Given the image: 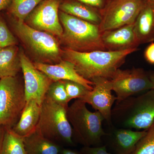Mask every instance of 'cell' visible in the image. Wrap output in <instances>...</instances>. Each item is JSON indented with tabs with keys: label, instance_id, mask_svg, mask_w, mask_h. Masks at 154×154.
I'll list each match as a JSON object with an SVG mask.
<instances>
[{
	"label": "cell",
	"instance_id": "obj_7",
	"mask_svg": "<svg viewBox=\"0 0 154 154\" xmlns=\"http://www.w3.org/2000/svg\"><path fill=\"white\" fill-rule=\"evenodd\" d=\"M24 84L17 76L0 79V125L12 128L26 105Z\"/></svg>",
	"mask_w": 154,
	"mask_h": 154
},
{
	"label": "cell",
	"instance_id": "obj_32",
	"mask_svg": "<svg viewBox=\"0 0 154 154\" xmlns=\"http://www.w3.org/2000/svg\"><path fill=\"white\" fill-rule=\"evenodd\" d=\"M5 128L0 125V154H1V149H2V144L5 134Z\"/></svg>",
	"mask_w": 154,
	"mask_h": 154
},
{
	"label": "cell",
	"instance_id": "obj_1",
	"mask_svg": "<svg viewBox=\"0 0 154 154\" xmlns=\"http://www.w3.org/2000/svg\"><path fill=\"white\" fill-rule=\"evenodd\" d=\"M137 50V48H133L119 51L79 52L65 48L62 57L73 64L77 72L86 79L91 81L94 78L102 77L110 80L124 63L127 57Z\"/></svg>",
	"mask_w": 154,
	"mask_h": 154
},
{
	"label": "cell",
	"instance_id": "obj_27",
	"mask_svg": "<svg viewBox=\"0 0 154 154\" xmlns=\"http://www.w3.org/2000/svg\"><path fill=\"white\" fill-rule=\"evenodd\" d=\"M81 152L82 154H112L107 152L106 146H84L81 149Z\"/></svg>",
	"mask_w": 154,
	"mask_h": 154
},
{
	"label": "cell",
	"instance_id": "obj_22",
	"mask_svg": "<svg viewBox=\"0 0 154 154\" xmlns=\"http://www.w3.org/2000/svg\"><path fill=\"white\" fill-rule=\"evenodd\" d=\"M43 1L11 0L9 5V12L17 21L25 22L31 12Z\"/></svg>",
	"mask_w": 154,
	"mask_h": 154
},
{
	"label": "cell",
	"instance_id": "obj_17",
	"mask_svg": "<svg viewBox=\"0 0 154 154\" xmlns=\"http://www.w3.org/2000/svg\"><path fill=\"white\" fill-rule=\"evenodd\" d=\"M134 30L140 44L154 41V5L147 0L135 21Z\"/></svg>",
	"mask_w": 154,
	"mask_h": 154
},
{
	"label": "cell",
	"instance_id": "obj_6",
	"mask_svg": "<svg viewBox=\"0 0 154 154\" xmlns=\"http://www.w3.org/2000/svg\"><path fill=\"white\" fill-rule=\"evenodd\" d=\"M12 25L16 35L35 58V62L54 64L63 59V50L54 36L16 19Z\"/></svg>",
	"mask_w": 154,
	"mask_h": 154
},
{
	"label": "cell",
	"instance_id": "obj_31",
	"mask_svg": "<svg viewBox=\"0 0 154 154\" xmlns=\"http://www.w3.org/2000/svg\"><path fill=\"white\" fill-rule=\"evenodd\" d=\"M11 0H0V12L8 7L11 4Z\"/></svg>",
	"mask_w": 154,
	"mask_h": 154
},
{
	"label": "cell",
	"instance_id": "obj_19",
	"mask_svg": "<svg viewBox=\"0 0 154 154\" xmlns=\"http://www.w3.org/2000/svg\"><path fill=\"white\" fill-rule=\"evenodd\" d=\"M17 45L0 48V79L17 76L21 69Z\"/></svg>",
	"mask_w": 154,
	"mask_h": 154
},
{
	"label": "cell",
	"instance_id": "obj_28",
	"mask_svg": "<svg viewBox=\"0 0 154 154\" xmlns=\"http://www.w3.org/2000/svg\"><path fill=\"white\" fill-rule=\"evenodd\" d=\"M102 12L108 5V0H76Z\"/></svg>",
	"mask_w": 154,
	"mask_h": 154
},
{
	"label": "cell",
	"instance_id": "obj_3",
	"mask_svg": "<svg viewBox=\"0 0 154 154\" xmlns=\"http://www.w3.org/2000/svg\"><path fill=\"white\" fill-rule=\"evenodd\" d=\"M59 17L63 33L60 37L66 48L79 52L106 51L98 25L60 11Z\"/></svg>",
	"mask_w": 154,
	"mask_h": 154
},
{
	"label": "cell",
	"instance_id": "obj_4",
	"mask_svg": "<svg viewBox=\"0 0 154 154\" xmlns=\"http://www.w3.org/2000/svg\"><path fill=\"white\" fill-rule=\"evenodd\" d=\"M69 106L58 104L45 95L41 105L36 130L62 146H73L72 128L67 116Z\"/></svg>",
	"mask_w": 154,
	"mask_h": 154
},
{
	"label": "cell",
	"instance_id": "obj_24",
	"mask_svg": "<svg viewBox=\"0 0 154 154\" xmlns=\"http://www.w3.org/2000/svg\"><path fill=\"white\" fill-rule=\"evenodd\" d=\"M46 95L58 104L69 106L70 101L63 81L53 82L50 86Z\"/></svg>",
	"mask_w": 154,
	"mask_h": 154
},
{
	"label": "cell",
	"instance_id": "obj_23",
	"mask_svg": "<svg viewBox=\"0 0 154 154\" xmlns=\"http://www.w3.org/2000/svg\"><path fill=\"white\" fill-rule=\"evenodd\" d=\"M132 154H154V121L138 142Z\"/></svg>",
	"mask_w": 154,
	"mask_h": 154
},
{
	"label": "cell",
	"instance_id": "obj_8",
	"mask_svg": "<svg viewBox=\"0 0 154 154\" xmlns=\"http://www.w3.org/2000/svg\"><path fill=\"white\" fill-rule=\"evenodd\" d=\"M146 0H113L101 12V32L134 23Z\"/></svg>",
	"mask_w": 154,
	"mask_h": 154
},
{
	"label": "cell",
	"instance_id": "obj_34",
	"mask_svg": "<svg viewBox=\"0 0 154 154\" xmlns=\"http://www.w3.org/2000/svg\"><path fill=\"white\" fill-rule=\"evenodd\" d=\"M147 1L151 3V4H152V5H154V0H147Z\"/></svg>",
	"mask_w": 154,
	"mask_h": 154
},
{
	"label": "cell",
	"instance_id": "obj_2",
	"mask_svg": "<svg viewBox=\"0 0 154 154\" xmlns=\"http://www.w3.org/2000/svg\"><path fill=\"white\" fill-rule=\"evenodd\" d=\"M111 120L119 128L147 129L154 121V89L116 103Z\"/></svg>",
	"mask_w": 154,
	"mask_h": 154
},
{
	"label": "cell",
	"instance_id": "obj_14",
	"mask_svg": "<svg viewBox=\"0 0 154 154\" xmlns=\"http://www.w3.org/2000/svg\"><path fill=\"white\" fill-rule=\"evenodd\" d=\"M102 42L106 50L119 51L137 48L139 43L135 33L134 23L102 32Z\"/></svg>",
	"mask_w": 154,
	"mask_h": 154
},
{
	"label": "cell",
	"instance_id": "obj_33",
	"mask_svg": "<svg viewBox=\"0 0 154 154\" xmlns=\"http://www.w3.org/2000/svg\"><path fill=\"white\" fill-rule=\"evenodd\" d=\"M149 75L150 79L152 84L153 87V89H154V73Z\"/></svg>",
	"mask_w": 154,
	"mask_h": 154
},
{
	"label": "cell",
	"instance_id": "obj_29",
	"mask_svg": "<svg viewBox=\"0 0 154 154\" xmlns=\"http://www.w3.org/2000/svg\"><path fill=\"white\" fill-rule=\"evenodd\" d=\"M144 57L149 63L154 64V42H152L146 48Z\"/></svg>",
	"mask_w": 154,
	"mask_h": 154
},
{
	"label": "cell",
	"instance_id": "obj_20",
	"mask_svg": "<svg viewBox=\"0 0 154 154\" xmlns=\"http://www.w3.org/2000/svg\"><path fill=\"white\" fill-rule=\"evenodd\" d=\"M61 11L77 18L99 25L102 21L101 11L77 1H69L61 4Z\"/></svg>",
	"mask_w": 154,
	"mask_h": 154
},
{
	"label": "cell",
	"instance_id": "obj_30",
	"mask_svg": "<svg viewBox=\"0 0 154 154\" xmlns=\"http://www.w3.org/2000/svg\"><path fill=\"white\" fill-rule=\"evenodd\" d=\"M60 154H82L81 152L73 150L70 149L65 148L63 147L62 149Z\"/></svg>",
	"mask_w": 154,
	"mask_h": 154
},
{
	"label": "cell",
	"instance_id": "obj_18",
	"mask_svg": "<svg viewBox=\"0 0 154 154\" xmlns=\"http://www.w3.org/2000/svg\"><path fill=\"white\" fill-rule=\"evenodd\" d=\"M24 140L27 154H60L63 148L44 137L36 130Z\"/></svg>",
	"mask_w": 154,
	"mask_h": 154
},
{
	"label": "cell",
	"instance_id": "obj_5",
	"mask_svg": "<svg viewBox=\"0 0 154 154\" xmlns=\"http://www.w3.org/2000/svg\"><path fill=\"white\" fill-rule=\"evenodd\" d=\"M67 116L72 128L73 134L84 146H98L107 133L102 127L105 120L100 112L88 110L86 103L76 99L68 107Z\"/></svg>",
	"mask_w": 154,
	"mask_h": 154
},
{
	"label": "cell",
	"instance_id": "obj_10",
	"mask_svg": "<svg viewBox=\"0 0 154 154\" xmlns=\"http://www.w3.org/2000/svg\"><path fill=\"white\" fill-rule=\"evenodd\" d=\"M61 0H44L26 19L25 23L31 28L44 31L60 38L63 28L59 17Z\"/></svg>",
	"mask_w": 154,
	"mask_h": 154
},
{
	"label": "cell",
	"instance_id": "obj_25",
	"mask_svg": "<svg viewBox=\"0 0 154 154\" xmlns=\"http://www.w3.org/2000/svg\"><path fill=\"white\" fill-rule=\"evenodd\" d=\"M63 82L70 101L73 99H82L91 91L79 83L66 80Z\"/></svg>",
	"mask_w": 154,
	"mask_h": 154
},
{
	"label": "cell",
	"instance_id": "obj_11",
	"mask_svg": "<svg viewBox=\"0 0 154 154\" xmlns=\"http://www.w3.org/2000/svg\"><path fill=\"white\" fill-rule=\"evenodd\" d=\"M19 58L24 77L26 101L34 99L41 105L50 86L54 82L36 68L23 51L19 52Z\"/></svg>",
	"mask_w": 154,
	"mask_h": 154
},
{
	"label": "cell",
	"instance_id": "obj_13",
	"mask_svg": "<svg viewBox=\"0 0 154 154\" xmlns=\"http://www.w3.org/2000/svg\"><path fill=\"white\" fill-rule=\"evenodd\" d=\"M36 68L43 72L53 82L72 81L79 83L90 91L93 89L94 83L80 75L76 70L74 65L71 62L62 59L54 64L33 62Z\"/></svg>",
	"mask_w": 154,
	"mask_h": 154
},
{
	"label": "cell",
	"instance_id": "obj_9",
	"mask_svg": "<svg viewBox=\"0 0 154 154\" xmlns=\"http://www.w3.org/2000/svg\"><path fill=\"white\" fill-rule=\"evenodd\" d=\"M118 103L137 94L153 89L149 75L141 68L119 69L110 80Z\"/></svg>",
	"mask_w": 154,
	"mask_h": 154
},
{
	"label": "cell",
	"instance_id": "obj_21",
	"mask_svg": "<svg viewBox=\"0 0 154 154\" xmlns=\"http://www.w3.org/2000/svg\"><path fill=\"white\" fill-rule=\"evenodd\" d=\"M1 154H27L24 137L17 134L12 128H5Z\"/></svg>",
	"mask_w": 154,
	"mask_h": 154
},
{
	"label": "cell",
	"instance_id": "obj_15",
	"mask_svg": "<svg viewBox=\"0 0 154 154\" xmlns=\"http://www.w3.org/2000/svg\"><path fill=\"white\" fill-rule=\"evenodd\" d=\"M146 129L133 131L123 128H113L106 136L110 138V146L116 154H132Z\"/></svg>",
	"mask_w": 154,
	"mask_h": 154
},
{
	"label": "cell",
	"instance_id": "obj_12",
	"mask_svg": "<svg viewBox=\"0 0 154 154\" xmlns=\"http://www.w3.org/2000/svg\"><path fill=\"white\" fill-rule=\"evenodd\" d=\"M91 81L94 83L93 90L80 99L91 105L96 111L100 112L107 123L112 126L111 111L116 97L112 94L111 82L110 80L102 77L94 78Z\"/></svg>",
	"mask_w": 154,
	"mask_h": 154
},
{
	"label": "cell",
	"instance_id": "obj_16",
	"mask_svg": "<svg viewBox=\"0 0 154 154\" xmlns=\"http://www.w3.org/2000/svg\"><path fill=\"white\" fill-rule=\"evenodd\" d=\"M41 112V105L34 99L26 102L19 121L12 129L20 136L25 137L34 132L38 125Z\"/></svg>",
	"mask_w": 154,
	"mask_h": 154
},
{
	"label": "cell",
	"instance_id": "obj_26",
	"mask_svg": "<svg viewBox=\"0 0 154 154\" xmlns=\"http://www.w3.org/2000/svg\"><path fill=\"white\" fill-rule=\"evenodd\" d=\"M17 40L7 26L6 22L0 17V48L17 45Z\"/></svg>",
	"mask_w": 154,
	"mask_h": 154
}]
</instances>
